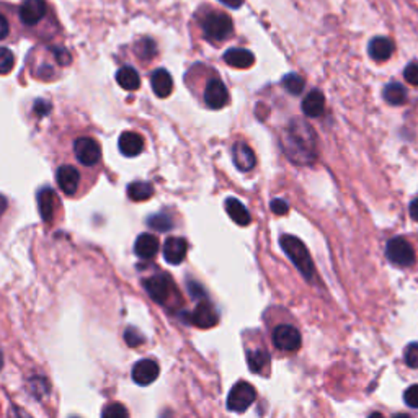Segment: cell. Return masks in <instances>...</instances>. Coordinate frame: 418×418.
I'll list each match as a JSON object with an SVG mask.
<instances>
[{"label": "cell", "instance_id": "6da1fadb", "mask_svg": "<svg viewBox=\"0 0 418 418\" xmlns=\"http://www.w3.org/2000/svg\"><path fill=\"white\" fill-rule=\"evenodd\" d=\"M281 146L288 159L297 165H310L317 157V136L304 119H293L286 127Z\"/></svg>", "mask_w": 418, "mask_h": 418}, {"label": "cell", "instance_id": "7a4b0ae2", "mask_svg": "<svg viewBox=\"0 0 418 418\" xmlns=\"http://www.w3.org/2000/svg\"><path fill=\"white\" fill-rule=\"evenodd\" d=\"M281 249L284 250V254L288 255V258L296 265L297 270L301 271V275L306 280H312L315 275L312 258H310L309 250L306 249V245L302 244L297 237L294 236H283L280 241Z\"/></svg>", "mask_w": 418, "mask_h": 418}, {"label": "cell", "instance_id": "3957f363", "mask_svg": "<svg viewBox=\"0 0 418 418\" xmlns=\"http://www.w3.org/2000/svg\"><path fill=\"white\" fill-rule=\"evenodd\" d=\"M257 399V391L250 382L241 381L232 387L228 397V408L230 412H245Z\"/></svg>", "mask_w": 418, "mask_h": 418}, {"label": "cell", "instance_id": "277c9868", "mask_svg": "<svg viewBox=\"0 0 418 418\" xmlns=\"http://www.w3.org/2000/svg\"><path fill=\"white\" fill-rule=\"evenodd\" d=\"M203 32L209 40L224 41L232 33V20L225 14H221V12L209 14L203 20Z\"/></svg>", "mask_w": 418, "mask_h": 418}, {"label": "cell", "instance_id": "5b68a950", "mask_svg": "<svg viewBox=\"0 0 418 418\" xmlns=\"http://www.w3.org/2000/svg\"><path fill=\"white\" fill-rule=\"evenodd\" d=\"M144 288L157 304H167L173 294V281L165 273H159L144 281Z\"/></svg>", "mask_w": 418, "mask_h": 418}, {"label": "cell", "instance_id": "8992f818", "mask_svg": "<svg viewBox=\"0 0 418 418\" xmlns=\"http://www.w3.org/2000/svg\"><path fill=\"white\" fill-rule=\"evenodd\" d=\"M386 255L397 267H410L415 262V250L402 237H395L389 241L386 247Z\"/></svg>", "mask_w": 418, "mask_h": 418}, {"label": "cell", "instance_id": "52a82bcc", "mask_svg": "<svg viewBox=\"0 0 418 418\" xmlns=\"http://www.w3.org/2000/svg\"><path fill=\"white\" fill-rule=\"evenodd\" d=\"M273 343L281 352H297L301 348L302 339L299 330L293 325H280L273 332Z\"/></svg>", "mask_w": 418, "mask_h": 418}, {"label": "cell", "instance_id": "ba28073f", "mask_svg": "<svg viewBox=\"0 0 418 418\" xmlns=\"http://www.w3.org/2000/svg\"><path fill=\"white\" fill-rule=\"evenodd\" d=\"M74 151L75 157L80 164H84L85 167H92L95 165L101 157V149L100 144L92 138H79L74 143Z\"/></svg>", "mask_w": 418, "mask_h": 418}, {"label": "cell", "instance_id": "9c48e42d", "mask_svg": "<svg viewBox=\"0 0 418 418\" xmlns=\"http://www.w3.org/2000/svg\"><path fill=\"white\" fill-rule=\"evenodd\" d=\"M204 101L212 110L224 108L229 101V93L225 85L217 79L209 80L206 88H204Z\"/></svg>", "mask_w": 418, "mask_h": 418}, {"label": "cell", "instance_id": "30bf717a", "mask_svg": "<svg viewBox=\"0 0 418 418\" xmlns=\"http://www.w3.org/2000/svg\"><path fill=\"white\" fill-rule=\"evenodd\" d=\"M46 7L45 0H25L20 7V20L27 27H35L40 21L45 19Z\"/></svg>", "mask_w": 418, "mask_h": 418}, {"label": "cell", "instance_id": "8fae6325", "mask_svg": "<svg viewBox=\"0 0 418 418\" xmlns=\"http://www.w3.org/2000/svg\"><path fill=\"white\" fill-rule=\"evenodd\" d=\"M190 321L193 325L199 328H211L219 322V317H217L214 307L209 304L208 301L201 299L198 302V306L195 307L193 312H191Z\"/></svg>", "mask_w": 418, "mask_h": 418}, {"label": "cell", "instance_id": "7c38bea8", "mask_svg": "<svg viewBox=\"0 0 418 418\" xmlns=\"http://www.w3.org/2000/svg\"><path fill=\"white\" fill-rule=\"evenodd\" d=\"M56 180L59 188L62 190L64 195L67 196H74L79 190V183H80V173L79 170L72 165H62L59 167L56 173Z\"/></svg>", "mask_w": 418, "mask_h": 418}, {"label": "cell", "instance_id": "4fadbf2b", "mask_svg": "<svg viewBox=\"0 0 418 418\" xmlns=\"http://www.w3.org/2000/svg\"><path fill=\"white\" fill-rule=\"evenodd\" d=\"M159 365L152 360H140L133 368V379L139 386H149L159 378Z\"/></svg>", "mask_w": 418, "mask_h": 418}, {"label": "cell", "instance_id": "5bb4252c", "mask_svg": "<svg viewBox=\"0 0 418 418\" xmlns=\"http://www.w3.org/2000/svg\"><path fill=\"white\" fill-rule=\"evenodd\" d=\"M186 250H188V244L185 238L180 237H170L164 244V258L170 265H180V263L186 257Z\"/></svg>", "mask_w": 418, "mask_h": 418}, {"label": "cell", "instance_id": "9a60e30c", "mask_svg": "<svg viewBox=\"0 0 418 418\" xmlns=\"http://www.w3.org/2000/svg\"><path fill=\"white\" fill-rule=\"evenodd\" d=\"M232 160L234 164H236V167L238 170H242V172H249L255 167V153L251 151L249 144L242 143V140H238V143L234 144L232 147Z\"/></svg>", "mask_w": 418, "mask_h": 418}, {"label": "cell", "instance_id": "2e32d148", "mask_svg": "<svg viewBox=\"0 0 418 418\" xmlns=\"http://www.w3.org/2000/svg\"><path fill=\"white\" fill-rule=\"evenodd\" d=\"M56 203H58V196L53 190L48 188V186L40 190V193H38V206H40V214L45 223H51V221L54 219Z\"/></svg>", "mask_w": 418, "mask_h": 418}, {"label": "cell", "instance_id": "e0dca14e", "mask_svg": "<svg viewBox=\"0 0 418 418\" xmlns=\"http://www.w3.org/2000/svg\"><path fill=\"white\" fill-rule=\"evenodd\" d=\"M118 147L121 151L123 156L126 157H136L143 152L144 149V139L140 138L138 133H131V131H126L119 136L118 140Z\"/></svg>", "mask_w": 418, "mask_h": 418}, {"label": "cell", "instance_id": "ac0fdd59", "mask_svg": "<svg viewBox=\"0 0 418 418\" xmlns=\"http://www.w3.org/2000/svg\"><path fill=\"white\" fill-rule=\"evenodd\" d=\"M134 251L139 258L143 260H151L157 255L159 251V241L152 234H140L134 244Z\"/></svg>", "mask_w": 418, "mask_h": 418}, {"label": "cell", "instance_id": "d6986e66", "mask_svg": "<svg viewBox=\"0 0 418 418\" xmlns=\"http://www.w3.org/2000/svg\"><path fill=\"white\" fill-rule=\"evenodd\" d=\"M152 90L159 98H167L173 90V79L165 69H157L151 77Z\"/></svg>", "mask_w": 418, "mask_h": 418}, {"label": "cell", "instance_id": "ffe728a7", "mask_svg": "<svg viewBox=\"0 0 418 418\" xmlns=\"http://www.w3.org/2000/svg\"><path fill=\"white\" fill-rule=\"evenodd\" d=\"M224 61L230 67H236V69H249V67L254 66L255 56L249 49L234 48L224 54Z\"/></svg>", "mask_w": 418, "mask_h": 418}, {"label": "cell", "instance_id": "44dd1931", "mask_svg": "<svg viewBox=\"0 0 418 418\" xmlns=\"http://www.w3.org/2000/svg\"><path fill=\"white\" fill-rule=\"evenodd\" d=\"M323 110H325V98L319 90H312L302 100V112L306 116L317 118L323 113Z\"/></svg>", "mask_w": 418, "mask_h": 418}, {"label": "cell", "instance_id": "7402d4cb", "mask_svg": "<svg viewBox=\"0 0 418 418\" xmlns=\"http://www.w3.org/2000/svg\"><path fill=\"white\" fill-rule=\"evenodd\" d=\"M392 53H394V42L389 38L379 36L369 42V56L374 61H387L392 56Z\"/></svg>", "mask_w": 418, "mask_h": 418}, {"label": "cell", "instance_id": "603a6c76", "mask_svg": "<svg viewBox=\"0 0 418 418\" xmlns=\"http://www.w3.org/2000/svg\"><path fill=\"white\" fill-rule=\"evenodd\" d=\"M225 211L230 216V219L238 225H249L251 217L249 209L244 204L238 201L237 198H228L225 199Z\"/></svg>", "mask_w": 418, "mask_h": 418}, {"label": "cell", "instance_id": "cb8c5ba5", "mask_svg": "<svg viewBox=\"0 0 418 418\" xmlns=\"http://www.w3.org/2000/svg\"><path fill=\"white\" fill-rule=\"evenodd\" d=\"M116 82L121 85V88H125V90L133 92L139 88L140 79H139V74L136 72V69H133V67H130V66H125L118 71Z\"/></svg>", "mask_w": 418, "mask_h": 418}, {"label": "cell", "instance_id": "d4e9b609", "mask_svg": "<svg viewBox=\"0 0 418 418\" xmlns=\"http://www.w3.org/2000/svg\"><path fill=\"white\" fill-rule=\"evenodd\" d=\"M153 195V186L147 182H134L127 186V196L133 201H146Z\"/></svg>", "mask_w": 418, "mask_h": 418}, {"label": "cell", "instance_id": "484cf974", "mask_svg": "<svg viewBox=\"0 0 418 418\" xmlns=\"http://www.w3.org/2000/svg\"><path fill=\"white\" fill-rule=\"evenodd\" d=\"M247 362H249V368L251 373H263V369L267 368L268 362H270V356L263 349H250L247 353Z\"/></svg>", "mask_w": 418, "mask_h": 418}, {"label": "cell", "instance_id": "4316f807", "mask_svg": "<svg viewBox=\"0 0 418 418\" xmlns=\"http://www.w3.org/2000/svg\"><path fill=\"white\" fill-rule=\"evenodd\" d=\"M384 98L391 105H402L407 101V90L400 84H389L384 88Z\"/></svg>", "mask_w": 418, "mask_h": 418}, {"label": "cell", "instance_id": "83f0119b", "mask_svg": "<svg viewBox=\"0 0 418 418\" xmlns=\"http://www.w3.org/2000/svg\"><path fill=\"white\" fill-rule=\"evenodd\" d=\"M156 42H153L151 38H144V40H140L138 45H136V54H138L143 61H151V59L156 56Z\"/></svg>", "mask_w": 418, "mask_h": 418}, {"label": "cell", "instance_id": "f1b7e54d", "mask_svg": "<svg viewBox=\"0 0 418 418\" xmlns=\"http://www.w3.org/2000/svg\"><path fill=\"white\" fill-rule=\"evenodd\" d=\"M304 79L297 74H288L283 77V87L293 95H299V93L304 90Z\"/></svg>", "mask_w": 418, "mask_h": 418}, {"label": "cell", "instance_id": "f546056e", "mask_svg": "<svg viewBox=\"0 0 418 418\" xmlns=\"http://www.w3.org/2000/svg\"><path fill=\"white\" fill-rule=\"evenodd\" d=\"M147 225L153 230H159V232H167L173 228V221L167 214H153L147 219Z\"/></svg>", "mask_w": 418, "mask_h": 418}, {"label": "cell", "instance_id": "4dcf8cb0", "mask_svg": "<svg viewBox=\"0 0 418 418\" xmlns=\"http://www.w3.org/2000/svg\"><path fill=\"white\" fill-rule=\"evenodd\" d=\"M101 418H130V413H127L126 407L123 404L113 402L110 405H106L101 412Z\"/></svg>", "mask_w": 418, "mask_h": 418}, {"label": "cell", "instance_id": "1f68e13d", "mask_svg": "<svg viewBox=\"0 0 418 418\" xmlns=\"http://www.w3.org/2000/svg\"><path fill=\"white\" fill-rule=\"evenodd\" d=\"M15 56L8 48H0V74L5 75L14 69Z\"/></svg>", "mask_w": 418, "mask_h": 418}, {"label": "cell", "instance_id": "d6a6232c", "mask_svg": "<svg viewBox=\"0 0 418 418\" xmlns=\"http://www.w3.org/2000/svg\"><path fill=\"white\" fill-rule=\"evenodd\" d=\"M405 362L410 368L417 369L418 368V343H410L407 348H405Z\"/></svg>", "mask_w": 418, "mask_h": 418}, {"label": "cell", "instance_id": "836d02e7", "mask_svg": "<svg viewBox=\"0 0 418 418\" xmlns=\"http://www.w3.org/2000/svg\"><path fill=\"white\" fill-rule=\"evenodd\" d=\"M125 340L126 343L130 345V347H139V345L144 343V335L140 334L139 330H136V328L130 327L125 332Z\"/></svg>", "mask_w": 418, "mask_h": 418}, {"label": "cell", "instance_id": "e575fe53", "mask_svg": "<svg viewBox=\"0 0 418 418\" xmlns=\"http://www.w3.org/2000/svg\"><path fill=\"white\" fill-rule=\"evenodd\" d=\"M404 400H405V404L408 405V407L418 408V384H415V386H412V387H408V389L405 391Z\"/></svg>", "mask_w": 418, "mask_h": 418}, {"label": "cell", "instance_id": "d590c367", "mask_svg": "<svg viewBox=\"0 0 418 418\" xmlns=\"http://www.w3.org/2000/svg\"><path fill=\"white\" fill-rule=\"evenodd\" d=\"M404 77L408 84L417 85L418 87V64H415V62L408 64L404 71Z\"/></svg>", "mask_w": 418, "mask_h": 418}, {"label": "cell", "instance_id": "8d00e7d4", "mask_svg": "<svg viewBox=\"0 0 418 418\" xmlns=\"http://www.w3.org/2000/svg\"><path fill=\"white\" fill-rule=\"evenodd\" d=\"M53 53H54V56H56V61H58L59 66H69L71 54L66 48H54Z\"/></svg>", "mask_w": 418, "mask_h": 418}, {"label": "cell", "instance_id": "74e56055", "mask_svg": "<svg viewBox=\"0 0 418 418\" xmlns=\"http://www.w3.org/2000/svg\"><path fill=\"white\" fill-rule=\"evenodd\" d=\"M271 211L275 212V214L283 216V214H286V212L289 211L288 203L283 201V199H273V203H271Z\"/></svg>", "mask_w": 418, "mask_h": 418}, {"label": "cell", "instance_id": "f35d334b", "mask_svg": "<svg viewBox=\"0 0 418 418\" xmlns=\"http://www.w3.org/2000/svg\"><path fill=\"white\" fill-rule=\"evenodd\" d=\"M51 112V105L48 103V101L45 100H40L36 101L35 103V113L38 114V116H46Z\"/></svg>", "mask_w": 418, "mask_h": 418}, {"label": "cell", "instance_id": "ab89813d", "mask_svg": "<svg viewBox=\"0 0 418 418\" xmlns=\"http://www.w3.org/2000/svg\"><path fill=\"white\" fill-rule=\"evenodd\" d=\"M8 32H10V25H8L5 16L0 15V41L5 40V38L8 36Z\"/></svg>", "mask_w": 418, "mask_h": 418}, {"label": "cell", "instance_id": "60d3db41", "mask_svg": "<svg viewBox=\"0 0 418 418\" xmlns=\"http://www.w3.org/2000/svg\"><path fill=\"white\" fill-rule=\"evenodd\" d=\"M8 418H33L29 413H27L23 408L20 407H12L10 412H8Z\"/></svg>", "mask_w": 418, "mask_h": 418}, {"label": "cell", "instance_id": "b9f144b4", "mask_svg": "<svg viewBox=\"0 0 418 418\" xmlns=\"http://www.w3.org/2000/svg\"><path fill=\"white\" fill-rule=\"evenodd\" d=\"M190 293L193 294V296H199V297H203L204 296V291H203V288L199 284H196V283H190Z\"/></svg>", "mask_w": 418, "mask_h": 418}, {"label": "cell", "instance_id": "7bdbcfd3", "mask_svg": "<svg viewBox=\"0 0 418 418\" xmlns=\"http://www.w3.org/2000/svg\"><path fill=\"white\" fill-rule=\"evenodd\" d=\"M219 2L224 3V5L230 7V8H238L242 5V2H244V0H219Z\"/></svg>", "mask_w": 418, "mask_h": 418}, {"label": "cell", "instance_id": "ee69618b", "mask_svg": "<svg viewBox=\"0 0 418 418\" xmlns=\"http://www.w3.org/2000/svg\"><path fill=\"white\" fill-rule=\"evenodd\" d=\"M410 216L413 221H417L418 223V199H415V201L410 204Z\"/></svg>", "mask_w": 418, "mask_h": 418}, {"label": "cell", "instance_id": "f6af8a7d", "mask_svg": "<svg viewBox=\"0 0 418 418\" xmlns=\"http://www.w3.org/2000/svg\"><path fill=\"white\" fill-rule=\"evenodd\" d=\"M7 211V199L0 195V217L3 216V212Z\"/></svg>", "mask_w": 418, "mask_h": 418}, {"label": "cell", "instance_id": "bcb514c9", "mask_svg": "<svg viewBox=\"0 0 418 418\" xmlns=\"http://www.w3.org/2000/svg\"><path fill=\"white\" fill-rule=\"evenodd\" d=\"M368 418H384V415H382V413L376 412V413H373V415H369Z\"/></svg>", "mask_w": 418, "mask_h": 418}, {"label": "cell", "instance_id": "7dc6e473", "mask_svg": "<svg viewBox=\"0 0 418 418\" xmlns=\"http://www.w3.org/2000/svg\"><path fill=\"white\" fill-rule=\"evenodd\" d=\"M394 418H410L408 415H405V413H399V415H395Z\"/></svg>", "mask_w": 418, "mask_h": 418}, {"label": "cell", "instance_id": "c3c4849f", "mask_svg": "<svg viewBox=\"0 0 418 418\" xmlns=\"http://www.w3.org/2000/svg\"><path fill=\"white\" fill-rule=\"evenodd\" d=\"M0 368H2V353H0Z\"/></svg>", "mask_w": 418, "mask_h": 418}, {"label": "cell", "instance_id": "681fc988", "mask_svg": "<svg viewBox=\"0 0 418 418\" xmlns=\"http://www.w3.org/2000/svg\"><path fill=\"white\" fill-rule=\"evenodd\" d=\"M71 418H79V417H71Z\"/></svg>", "mask_w": 418, "mask_h": 418}]
</instances>
